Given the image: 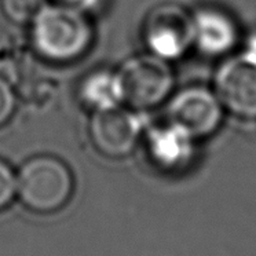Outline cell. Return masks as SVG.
<instances>
[{
    "label": "cell",
    "mask_w": 256,
    "mask_h": 256,
    "mask_svg": "<svg viewBox=\"0 0 256 256\" xmlns=\"http://www.w3.org/2000/svg\"><path fill=\"white\" fill-rule=\"evenodd\" d=\"M34 51L46 61L65 64L88 51L94 29L84 10L65 3H47L30 22Z\"/></svg>",
    "instance_id": "cell-1"
},
{
    "label": "cell",
    "mask_w": 256,
    "mask_h": 256,
    "mask_svg": "<svg viewBox=\"0 0 256 256\" xmlns=\"http://www.w3.org/2000/svg\"><path fill=\"white\" fill-rule=\"evenodd\" d=\"M74 180L61 158L38 154L28 158L17 171V196L28 210L50 214L66 206Z\"/></svg>",
    "instance_id": "cell-2"
},
{
    "label": "cell",
    "mask_w": 256,
    "mask_h": 256,
    "mask_svg": "<svg viewBox=\"0 0 256 256\" xmlns=\"http://www.w3.org/2000/svg\"><path fill=\"white\" fill-rule=\"evenodd\" d=\"M122 90V105L146 112L170 98L175 74L170 62L152 52L128 58L117 69Z\"/></svg>",
    "instance_id": "cell-3"
},
{
    "label": "cell",
    "mask_w": 256,
    "mask_h": 256,
    "mask_svg": "<svg viewBox=\"0 0 256 256\" xmlns=\"http://www.w3.org/2000/svg\"><path fill=\"white\" fill-rule=\"evenodd\" d=\"M215 92L224 110L242 120L256 122V38L218 68Z\"/></svg>",
    "instance_id": "cell-4"
},
{
    "label": "cell",
    "mask_w": 256,
    "mask_h": 256,
    "mask_svg": "<svg viewBox=\"0 0 256 256\" xmlns=\"http://www.w3.org/2000/svg\"><path fill=\"white\" fill-rule=\"evenodd\" d=\"M145 127L144 112L118 105L92 112L88 134L95 149L104 156L122 158L134 152L145 135Z\"/></svg>",
    "instance_id": "cell-5"
},
{
    "label": "cell",
    "mask_w": 256,
    "mask_h": 256,
    "mask_svg": "<svg viewBox=\"0 0 256 256\" xmlns=\"http://www.w3.org/2000/svg\"><path fill=\"white\" fill-rule=\"evenodd\" d=\"M144 40L152 54L171 62L194 46L193 14L175 3L154 7L144 24Z\"/></svg>",
    "instance_id": "cell-6"
},
{
    "label": "cell",
    "mask_w": 256,
    "mask_h": 256,
    "mask_svg": "<svg viewBox=\"0 0 256 256\" xmlns=\"http://www.w3.org/2000/svg\"><path fill=\"white\" fill-rule=\"evenodd\" d=\"M224 108L215 90L192 86L170 100L168 122L182 127L194 140L215 134L222 126Z\"/></svg>",
    "instance_id": "cell-7"
},
{
    "label": "cell",
    "mask_w": 256,
    "mask_h": 256,
    "mask_svg": "<svg viewBox=\"0 0 256 256\" xmlns=\"http://www.w3.org/2000/svg\"><path fill=\"white\" fill-rule=\"evenodd\" d=\"M196 142L188 131L171 122L145 132L146 153L153 166L164 172H179L189 167L194 160Z\"/></svg>",
    "instance_id": "cell-8"
},
{
    "label": "cell",
    "mask_w": 256,
    "mask_h": 256,
    "mask_svg": "<svg viewBox=\"0 0 256 256\" xmlns=\"http://www.w3.org/2000/svg\"><path fill=\"white\" fill-rule=\"evenodd\" d=\"M194 46L210 56H222L238 43V26L233 17L216 7L193 12Z\"/></svg>",
    "instance_id": "cell-9"
},
{
    "label": "cell",
    "mask_w": 256,
    "mask_h": 256,
    "mask_svg": "<svg viewBox=\"0 0 256 256\" xmlns=\"http://www.w3.org/2000/svg\"><path fill=\"white\" fill-rule=\"evenodd\" d=\"M78 96L91 110L122 105V90L117 70L100 69L87 74L78 87Z\"/></svg>",
    "instance_id": "cell-10"
},
{
    "label": "cell",
    "mask_w": 256,
    "mask_h": 256,
    "mask_svg": "<svg viewBox=\"0 0 256 256\" xmlns=\"http://www.w3.org/2000/svg\"><path fill=\"white\" fill-rule=\"evenodd\" d=\"M48 0H0V8L10 21L30 24Z\"/></svg>",
    "instance_id": "cell-11"
},
{
    "label": "cell",
    "mask_w": 256,
    "mask_h": 256,
    "mask_svg": "<svg viewBox=\"0 0 256 256\" xmlns=\"http://www.w3.org/2000/svg\"><path fill=\"white\" fill-rule=\"evenodd\" d=\"M17 196V172L0 158V211L12 204Z\"/></svg>",
    "instance_id": "cell-12"
},
{
    "label": "cell",
    "mask_w": 256,
    "mask_h": 256,
    "mask_svg": "<svg viewBox=\"0 0 256 256\" xmlns=\"http://www.w3.org/2000/svg\"><path fill=\"white\" fill-rule=\"evenodd\" d=\"M17 108V95L12 84L0 78V127L4 126L14 114Z\"/></svg>",
    "instance_id": "cell-13"
},
{
    "label": "cell",
    "mask_w": 256,
    "mask_h": 256,
    "mask_svg": "<svg viewBox=\"0 0 256 256\" xmlns=\"http://www.w3.org/2000/svg\"><path fill=\"white\" fill-rule=\"evenodd\" d=\"M58 3H65V4H69V6L78 7V8H82L84 12H87L92 7L98 6L100 0H56Z\"/></svg>",
    "instance_id": "cell-14"
}]
</instances>
